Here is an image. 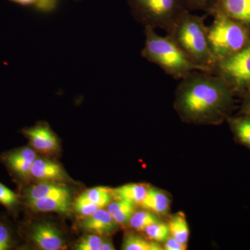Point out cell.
Instances as JSON below:
<instances>
[{
  "instance_id": "6da1fadb",
  "label": "cell",
  "mask_w": 250,
  "mask_h": 250,
  "mask_svg": "<svg viewBox=\"0 0 250 250\" xmlns=\"http://www.w3.org/2000/svg\"><path fill=\"white\" fill-rule=\"evenodd\" d=\"M233 92L211 72L195 71L181 80L174 108L182 121L195 125H218L233 104Z\"/></svg>"
},
{
  "instance_id": "7a4b0ae2",
  "label": "cell",
  "mask_w": 250,
  "mask_h": 250,
  "mask_svg": "<svg viewBox=\"0 0 250 250\" xmlns=\"http://www.w3.org/2000/svg\"><path fill=\"white\" fill-rule=\"evenodd\" d=\"M189 10L179 16L167 35L183 51L187 58L203 72H211L216 63L207 37L205 16H197Z\"/></svg>"
},
{
  "instance_id": "3957f363",
  "label": "cell",
  "mask_w": 250,
  "mask_h": 250,
  "mask_svg": "<svg viewBox=\"0 0 250 250\" xmlns=\"http://www.w3.org/2000/svg\"><path fill=\"white\" fill-rule=\"evenodd\" d=\"M145 35L143 57L160 67L167 75L181 80L192 72L202 71L167 34L160 36L155 29L145 27Z\"/></svg>"
},
{
  "instance_id": "277c9868",
  "label": "cell",
  "mask_w": 250,
  "mask_h": 250,
  "mask_svg": "<svg viewBox=\"0 0 250 250\" xmlns=\"http://www.w3.org/2000/svg\"><path fill=\"white\" fill-rule=\"evenodd\" d=\"M207 26V37L216 62L236 53L250 42V30L239 22L223 15H213Z\"/></svg>"
},
{
  "instance_id": "5b68a950",
  "label": "cell",
  "mask_w": 250,
  "mask_h": 250,
  "mask_svg": "<svg viewBox=\"0 0 250 250\" xmlns=\"http://www.w3.org/2000/svg\"><path fill=\"white\" fill-rule=\"evenodd\" d=\"M130 7L145 27L169 32L187 9L184 0H128Z\"/></svg>"
},
{
  "instance_id": "8992f818",
  "label": "cell",
  "mask_w": 250,
  "mask_h": 250,
  "mask_svg": "<svg viewBox=\"0 0 250 250\" xmlns=\"http://www.w3.org/2000/svg\"><path fill=\"white\" fill-rule=\"evenodd\" d=\"M212 73L223 79L233 92H250V42L236 53L218 61Z\"/></svg>"
},
{
  "instance_id": "52a82bcc",
  "label": "cell",
  "mask_w": 250,
  "mask_h": 250,
  "mask_svg": "<svg viewBox=\"0 0 250 250\" xmlns=\"http://www.w3.org/2000/svg\"><path fill=\"white\" fill-rule=\"evenodd\" d=\"M36 158L35 151L28 147L18 148L5 153L2 156L10 171L21 179L30 177L31 167Z\"/></svg>"
},
{
  "instance_id": "ba28073f",
  "label": "cell",
  "mask_w": 250,
  "mask_h": 250,
  "mask_svg": "<svg viewBox=\"0 0 250 250\" xmlns=\"http://www.w3.org/2000/svg\"><path fill=\"white\" fill-rule=\"evenodd\" d=\"M223 15L250 30V0H218L208 15Z\"/></svg>"
},
{
  "instance_id": "9c48e42d",
  "label": "cell",
  "mask_w": 250,
  "mask_h": 250,
  "mask_svg": "<svg viewBox=\"0 0 250 250\" xmlns=\"http://www.w3.org/2000/svg\"><path fill=\"white\" fill-rule=\"evenodd\" d=\"M30 238L41 250H59L64 247L60 231L49 223L34 224L31 228Z\"/></svg>"
},
{
  "instance_id": "30bf717a",
  "label": "cell",
  "mask_w": 250,
  "mask_h": 250,
  "mask_svg": "<svg viewBox=\"0 0 250 250\" xmlns=\"http://www.w3.org/2000/svg\"><path fill=\"white\" fill-rule=\"evenodd\" d=\"M23 133L30 141L32 147L39 152L51 154L59 150L58 140L47 125H36L23 130Z\"/></svg>"
},
{
  "instance_id": "8fae6325",
  "label": "cell",
  "mask_w": 250,
  "mask_h": 250,
  "mask_svg": "<svg viewBox=\"0 0 250 250\" xmlns=\"http://www.w3.org/2000/svg\"><path fill=\"white\" fill-rule=\"evenodd\" d=\"M80 226L83 229L99 236H109L115 232L118 225L107 209L100 208L93 214L85 217L81 222Z\"/></svg>"
},
{
  "instance_id": "7c38bea8",
  "label": "cell",
  "mask_w": 250,
  "mask_h": 250,
  "mask_svg": "<svg viewBox=\"0 0 250 250\" xmlns=\"http://www.w3.org/2000/svg\"><path fill=\"white\" fill-rule=\"evenodd\" d=\"M31 177L43 182L61 180L65 178V174L57 163L43 158H36L31 167Z\"/></svg>"
},
{
  "instance_id": "4fadbf2b",
  "label": "cell",
  "mask_w": 250,
  "mask_h": 250,
  "mask_svg": "<svg viewBox=\"0 0 250 250\" xmlns=\"http://www.w3.org/2000/svg\"><path fill=\"white\" fill-rule=\"evenodd\" d=\"M170 197L166 192L149 187L140 205L157 215H166L170 210Z\"/></svg>"
},
{
  "instance_id": "5bb4252c",
  "label": "cell",
  "mask_w": 250,
  "mask_h": 250,
  "mask_svg": "<svg viewBox=\"0 0 250 250\" xmlns=\"http://www.w3.org/2000/svg\"><path fill=\"white\" fill-rule=\"evenodd\" d=\"M25 195L27 201L42 197H53L67 199H70V191L66 187L50 182H42L31 186L26 190Z\"/></svg>"
},
{
  "instance_id": "9a60e30c",
  "label": "cell",
  "mask_w": 250,
  "mask_h": 250,
  "mask_svg": "<svg viewBox=\"0 0 250 250\" xmlns=\"http://www.w3.org/2000/svg\"><path fill=\"white\" fill-rule=\"evenodd\" d=\"M33 210L39 212H66L70 207V199L61 197H42L27 201Z\"/></svg>"
},
{
  "instance_id": "2e32d148",
  "label": "cell",
  "mask_w": 250,
  "mask_h": 250,
  "mask_svg": "<svg viewBox=\"0 0 250 250\" xmlns=\"http://www.w3.org/2000/svg\"><path fill=\"white\" fill-rule=\"evenodd\" d=\"M149 188V186L144 184H128L112 189V193L116 200H127L140 205Z\"/></svg>"
},
{
  "instance_id": "e0dca14e",
  "label": "cell",
  "mask_w": 250,
  "mask_h": 250,
  "mask_svg": "<svg viewBox=\"0 0 250 250\" xmlns=\"http://www.w3.org/2000/svg\"><path fill=\"white\" fill-rule=\"evenodd\" d=\"M136 205L124 200H116L107 206V210L118 225H129L130 219L135 213Z\"/></svg>"
},
{
  "instance_id": "ac0fdd59",
  "label": "cell",
  "mask_w": 250,
  "mask_h": 250,
  "mask_svg": "<svg viewBox=\"0 0 250 250\" xmlns=\"http://www.w3.org/2000/svg\"><path fill=\"white\" fill-rule=\"evenodd\" d=\"M167 225L170 230V236H173L182 244L188 246L190 231L184 213L179 212L172 215Z\"/></svg>"
},
{
  "instance_id": "d6986e66",
  "label": "cell",
  "mask_w": 250,
  "mask_h": 250,
  "mask_svg": "<svg viewBox=\"0 0 250 250\" xmlns=\"http://www.w3.org/2000/svg\"><path fill=\"white\" fill-rule=\"evenodd\" d=\"M228 121L236 139L250 149V117L242 115L228 118Z\"/></svg>"
},
{
  "instance_id": "ffe728a7",
  "label": "cell",
  "mask_w": 250,
  "mask_h": 250,
  "mask_svg": "<svg viewBox=\"0 0 250 250\" xmlns=\"http://www.w3.org/2000/svg\"><path fill=\"white\" fill-rule=\"evenodd\" d=\"M122 248L124 250H161L164 249L159 243L131 232L126 233L125 235Z\"/></svg>"
},
{
  "instance_id": "44dd1931",
  "label": "cell",
  "mask_w": 250,
  "mask_h": 250,
  "mask_svg": "<svg viewBox=\"0 0 250 250\" xmlns=\"http://www.w3.org/2000/svg\"><path fill=\"white\" fill-rule=\"evenodd\" d=\"M159 215L146 210L135 211L130 219L129 225L138 231H144L146 229L152 224L160 222Z\"/></svg>"
},
{
  "instance_id": "7402d4cb",
  "label": "cell",
  "mask_w": 250,
  "mask_h": 250,
  "mask_svg": "<svg viewBox=\"0 0 250 250\" xmlns=\"http://www.w3.org/2000/svg\"><path fill=\"white\" fill-rule=\"evenodd\" d=\"M84 193L90 201L98 205L100 208H104L108 206L113 197L112 189L104 187L93 188L87 190Z\"/></svg>"
},
{
  "instance_id": "603a6c76",
  "label": "cell",
  "mask_w": 250,
  "mask_h": 250,
  "mask_svg": "<svg viewBox=\"0 0 250 250\" xmlns=\"http://www.w3.org/2000/svg\"><path fill=\"white\" fill-rule=\"evenodd\" d=\"M148 239L156 243H164L170 236V230L167 224L159 222L149 225L145 230Z\"/></svg>"
},
{
  "instance_id": "cb8c5ba5",
  "label": "cell",
  "mask_w": 250,
  "mask_h": 250,
  "mask_svg": "<svg viewBox=\"0 0 250 250\" xmlns=\"http://www.w3.org/2000/svg\"><path fill=\"white\" fill-rule=\"evenodd\" d=\"M74 208L78 214L86 217L93 214L94 212L100 208L98 205L90 201L84 192H83L75 200Z\"/></svg>"
},
{
  "instance_id": "d4e9b609",
  "label": "cell",
  "mask_w": 250,
  "mask_h": 250,
  "mask_svg": "<svg viewBox=\"0 0 250 250\" xmlns=\"http://www.w3.org/2000/svg\"><path fill=\"white\" fill-rule=\"evenodd\" d=\"M0 204L10 210H14L19 204L17 194L1 183H0Z\"/></svg>"
},
{
  "instance_id": "484cf974",
  "label": "cell",
  "mask_w": 250,
  "mask_h": 250,
  "mask_svg": "<svg viewBox=\"0 0 250 250\" xmlns=\"http://www.w3.org/2000/svg\"><path fill=\"white\" fill-rule=\"evenodd\" d=\"M103 238L98 234L91 233L82 237L75 246L78 250H101Z\"/></svg>"
},
{
  "instance_id": "4316f807",
  "label": "cell",
  "mask_w": 250,
  "mask_h": 250,
  "mask_svg": "<svg viewBox=\"0 0 250 250\" xmlns=\"http://www.w3.org/2000/svg\"><path fill=\"white\" fill-rule=\"evenodd\" d=\"M23 6H34L43 11H52L57 6V0H9Z\"/></svg>"
},
{
  "instance_id": "83f0119b",
  "label": "cell",
  "mask_w": 250,
  "mask_h": 250,
  "mask_svg": "<svg viewBox=\"0 0 250 250\" xmlns=\"http://www.w3.org/2000/svg\"><path fill=\"white\" fill-rule=\"evenodd\" d=\"M14 245L12 231L7 224L0 222V250L11 249Z\"/></svg>"
},
{
  "instance_id": "f1b7e54d",
  "label": "cell",
  "mask_w": 250,
  "mask_h": 250,
  "mask_svg": "<svg viewBox=\"0 0 250 250\" xmlns=\"http://www.w3.org/2000/svg\"><path fill=\"white\" fill-rule=\"evenodd\" d=\"M187 9L191 10H201L208 15L218 0H184Z\"/></svg>"
},
{
  "instance_id": "f546056e",
  "label": "cell",
  "mask_w": 250,
  "mask_h": 250,
  "mask_svg": "<svg viewBox=\"0 0 250 250\" xmlns=\"http://www.w3.org/2000/svg\"><path fill=\"white\" fill-rule=\"evenodd\" d=\"M188 246L182 244L172 236L166 240L164 246V249L166 250H186Z\"/></svg>"
},
{
  "instance_id": "4dcf8cb0",
  "label": "cell",
  "mask_w": 250,
  "mask_h": 250,
  "mask_svg": "<svg viewBox=\"0 0 250 250\" xmlns=\"http://www.w3.org/2000/svg\"><path fill=\"white\" fill-rule=\"evenodd\" d=\"M241 114L250 117V91L246 93V98L241 106Z\"/></svg>"
},
{
  "instance_id": "1f68e13d",
  "label": "cell",
  "mask_w": 250,
  "mask_h": 250,
  "mask_svg": "<svg viewBox=\"0 0 250 250\" xmlns=\"http://www.w3.org/2000/svg\"><path fill=\"white\" fill-rule=\"evenodd\" d=\"M115 248L113 243L109 238H103V244H102L101 250H114Z\"/></svg>"
}]
</instances>
